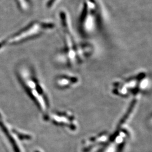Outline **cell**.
<instances>
[{
  "mask_svg": "<svg viewBox=\"0 0 152 152\" xmlns=\"http://www.w3.org/2000/svg\"><path fill=\"white\" fill-rule=\"evenodd\" d=\"M16 73L18 80L28 96L44 115L48 114L51 104L49 95L32 67L23 64L18 67Z\"/></svg>",
  "mask_w": 152,
  "mask_h": 152,
  "instance_id": "6da1fadb",
  "label": "cell"
},
{
  "mask_svg": "<svg viewBox=\"0 0 152 152\" xmlns=\"http://www.w3.org/2000/svg\"><path fill=\"white\" fill-rule=\"evenodd\" d=\"M55 24L48 20L34 21L20 30L0 39V51L6 47L27 42L53 30Z\"/></svg>",
  "mask_w": 152,
  "mask_h": 152,
  "instance_id": "7a4b0ae2",
  "label": "cell"
},
{
  "mask_svg": "<svg viewBox=\"0 0 152 152\" xmlns=\"http://www.w3.org/2000/svg\"><path fill=\"white\" fill-rule=\"evenodd\" d=\"M6 119L5 116L0 111V131L9 141L14 152H22L16 138L19 137L18 130L13 127ZM20 139V138H19Z\"/></svg>",
  "mask_w": 152,
  "mask_h": 152,
  "instance_id": "3957f363",
  "label": "cell"
}]
</instances>
